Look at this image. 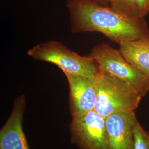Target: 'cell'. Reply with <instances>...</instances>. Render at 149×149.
I'll return each instance as SVG.
<instances>
[{"instance_id":"obj_1","label":"cell","mask_w":149,"mask_h":149,"mask_svg":"<svg viewBox=\"0 0 149 149\" xmlns=\"http://www.w3.org/2000/svg\"><path fill=\"white\" fill-rule=\"evenodd\" d=\"M71 31L74 33L96 32L119 45L149 37L144 18L132 15L112 6L91 0H68Z\"/></svg>"},{"instance_id":"obj_2","label":"cell","mask_w":149,"mask_h":149,"mask_svg":"<svg viewBox=\"0 0 149 149\" xmlns=\"http://www.w3.org/2000/svg\"><path fill=\"white\" fill-rule=\"evenodd\" d=\"M95 110L104 118L120 112H135L143 96L133 86L99 70L96 76Z\"/></svg>"},{"instance_id":"obj_3","label":"cell","mask_w":149,"mask_h":149,"mask_svg":"<svg viewBox=\"0 0 149 149\" xmlns=\"http://www.w3.org/2000/svg\"><path fill=\"white\" fill-rule=\"evenodd\" d=\"M28 55L34 60L56 65L64 74L95 77L98 65L90 56H83L58 41L40 43L29 49Z\"/></svg>"},{"instance_id":"obj_4","label":"cell","mask_w":149,"mask_h":149,"mask_svg":"<svg viewBox=\"0 0 149 149\" xmlns=\"http://www.w3.org/2000/svg\"><path fill=\"white\" fill-rule=\"evenodd\" d=\"M88 56L96 61L100 71L128 82L143 97L149 91V77L130 64L119 50L101 43L92 48Z\"/></svg>"},{"instance_id":"obj_5","label":"cell","mask_w":149,"mask_h":149,"mask_svg":"<svg viewBox=\"0 0 149 149\" xmlns=\"http://www.w3.org/2000/svg\"><path fill=\"white\" fill-rule=\"evenodd\" d=\"M71 141L80 149H108L106 119L95 110L72 117Z\"/></svg>"},{"instance_id":"obj_6","label":"cell","mask_w":149,"mask_h":149,"mask_svg":"<svg viewBox=\"0 0 149 149\" xmlns=\"http://www.w3.org/2000/svg\"><path fill=\"white\" fill-rule=\"evenodd\" d=\"M65 74L69 87V108L72 117L95 110L97 100L96 76Z\"/></svg>"},{"instance_id":"obj_7","label":"cell","mask_w":149,"mask_h":149,"mask_svg":"<svg viewBox=\"0 0 149 149\" xmlns=\"http://www.w3.org/2000/svg\"><path fill=\"white\" fill-rule=\"evenodd\" d=\"M26 107V96H18L10 117L0 130V149H30L23 129Z\"/></svg>"},{"instance_id":"obj_8","label":"cell","mask_w":149,"mask_h":149,"mask_svg":"<svg viewBox=\"0 0 149 149\" xmlns=\"http://www.w3.org/2000/svg\"><path fill=\"white\" fill-rule=\"evenodd\" d=\"M106 119L108 149H134L135 112L114 113Z\"/></svg>"},{"instance_id":"obj_9","label":"cell","mask_w":149,"mask_h":149,"mask_svg":"<svg viewBox=\"0 0 149 149\" xmlns=\"http://www.w3.org/2000/svg\"><path fill=\"white\" fill-rule=\"evenodd\" d=\"M119 50L130 64L149 77V37L122 43Z\"/></svg>"},{"instance_id":"obj_10","label":"cell","mask_w":149,"mask_h":149,"mask_svg":"<svg viewBox=\"0 0 149 149\" xmlns=\"http://www.w3.org/2000/svg\"><path fill=\"white\" fill-rule=\"evenodd\" d=\"M134 149H149V132L144 129L138 120L134 130Z\"/></svg>"},{"instance_id":"obj_11","label":"cell","mask_w":149,"mask_h":149,"mask_svg":"<svg viewBox=\"0 0 149 149\" xmlns=\"http://www.w3.org/2000/svg\"><path fill=\"white\" fill-rule=\"evenodd\" d=\"M109 5L132 15L138 16L133 0H109Z\"/></svg>"},{"instance_id":"obj_12","label":"cell","mask_w":149,"mask_h":149,"mask_svg":"<svg viewBox=\"0 0 149 149\" xmlns=\"http://www.w3.org/2000/svg\"><path fill=\"white\" fill-rule=\"evenodd\" d=\"M133 5L137 15L140 18L149 12V0H133Z\"/></svg>"},{"instance_id":"obj_13","label":"cell","mask_w":149,"mask_h":149,"mask_svg":"<svg viewBox=\"0 0 149 149\" xmlns=\"http://www.w3.org/2000/svg\"><path fill=\"white\" fill-rule=\"evenodd\" d=\"M101 5H109V0H91Z\"/></svg>"}]
</instances>
